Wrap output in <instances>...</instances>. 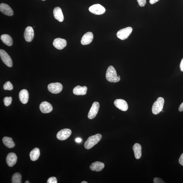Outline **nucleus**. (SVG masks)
Segmentation results:
<instances>
[{
    "instance_id": "nucleus-22",
    "label": "nucleus",
    "mask_w": 183,
    "mask_h": 183,
    "mask_svg": "<svg viewBox=\"0 0 183 183\" xmlns=\"http://www.w3.org/2000/svg\"><path fill=\"white\" fill-rule=\"evenodd\" d=\"M1 39L4 44L8 46H11L13 45L12 39L9 35H2L1 36Z\"/></svg>"
},
{
    "instance_id": "nucleus-11",
    "label": "nucleus",
    "mask_w": 183,
    "mask_h": 183,
    "mask_svg": "<svg viewBox=\"0 0 183 183\" xmlns=\"http://www.w3.org/2000/svg\"><path fill=\"white\" fill-rule=\"evenodd\" d=\"M115 106L121 111H126L128 108V104L126 102L122 99H117L114 102Z\"/></svg>"
},
{
    "instance_id": "nucleus-4",
    "label": "nucleus",
    "mask_w": 183,
    "mask_h": 183,
    "mask_svg": "<svg viewBox=\"0 0 183 183\" xmlns=\"http://www.w3.org/2000/svg\"><path fill=\"white\" fill-rule=\"evenodd\" d=\"M132 31V28L131 27H128L118 31L117 33V36L121 40H125L128 38Z\"/></svg>"
},
{
    "instance_id": "nucleus-12",
    "label": "nucleus",
    "mask_w": 183,
    "mask_h": 183,
    "mask_svg": "<svg viewBox=\"0 0 183 183\" xmlns=\"http://www.w3.org/2000/svg\"><path fill=\"white\" fill-rule=\"evenodd\" d=\"M67 45V42L65 39L61 38L55 39L53 42V45L56 49L61 50L65 48Z\"/></svg>"
},
{
    "instance_id": "nucleus-36",
    "label": "nucleus",
    "mask_w": 183,
    "mask_h": 183,
    "mask_svg": "<svg viewBox=\"0 0 183 183\" xmlns=\"http://www.w3.org/2000/svg\"><path fill=\"white\" fill-rule=\"evenodd\" d=\"M82 183H87L88 182H87L85 181H82L81 182Z\"/></svg>"
},
{
    "instance_id": "nucleus-30",
    "label": "nucleus",
    "mask_w": 183,
    "mask_h": 183,
    "mask_svg": "<svg viewBox=\"0 0 183 183\" xmlns=\"http://www.w3.org/2000/svg\"><path fill=\"white\" fill-rule=\"evenodd\" d=\"M153 181L154 183H165V182H164L163 180L160 178H155L154 179V180H153Z\"/></svg>"
},
{
    "instance_id": "nucleus-28",
    "label": "nucleus",
    "mask_w": 183,
    "mask_h": 183,
    "mask_svg": "<svg viewBox=\"0 0 183 183\" xmlns=\"http://www.w3.org/2000/svg\"><path fill=\"white\" fill-rule=\"evenodd\" d=\"M47 182L48 183H57V181L55 177H51L48 179Z\"/></svg>"
},
{
    "instance_id": "nucleus-15",
    "label": "nucleus",
    "mask_w": 183,
    "mask_h": 183,
    "mask_svg": "<svg viewBox=\"0 0 183 183\" xmlns=\"http://www.w3.org/2000/svg\"><path fill=\"white\" fill-rule=\"evenodd\" d=\"M17 155L13 153H10L8 154L6 158V162L8 166L12 167L17 163Z\"/></svg>"
},
{
    "instance_id": "nucleus-16",
    "label": "nucleus",
    "mask_w": 183,
    "mask_h": 183,
    "mask_svg": "<svg viewBox=\"0 0 183 183\" xmlns=\"http://www.w3.org/2000/svg\"><path fill=\"white\" fill-rule=\"evenodd\" d=\"M93 37V35L92 32H88L82 36L81 42L83 45L89 44L92 42Z\"/></svg>"
},
{
    "instance_id": "nucleus-32",
    "label": "nucleus",
    "mask_w": 183,
    "mask_h": 183,
    "mask_svg": "<svg viewBox=\"0 0 183 183\" xmlns=\"http://www.w3.org/2000/svg\"><path fill=\"white\" fill-rule=\"evenodd\" d=\"M180 70L182 72H183V58H182L181 62V63L180 64Z\"/></svg>"
},
{
    "instance_id": "nucleus-14",
    "label": "nucleus",
    "mask_w": 183,
    "mask_h": 183,
    "mask_svg": "<svg viewBox=\"0 0 183 183\" xmlns=\"http://www.w3.org/2000/svg\"><path fill=\"white\" fill-rule=\"evenodd\" d=\"M40 111L43 113H48L52 111L53 107L47 101H44L40 104Z\"/></svg>"
},
{
    "instance_id": "nucleus-19",
    "label": "nucleus",
    "mask_w": 183,
    "mask_h": 183,
    "mask_svg": "<svg viewBox=\"0 0 183 183\" xmlns=\"http://www.w3.org/2000/svg\"><path fill=\"white\" fill-rule=\"evenodd\" d=\"M19 98L20 101L23 104L28 103L29 98L28 91L26 89L21 90L19 93Z\"/></svg>"
},
{
    "instance_id": "nucleus-8",
    "label": "nucleus",
    "mask_w": 183,
    "mask_h": 183,
    "mask_svg": "<svg viewBox=\"0 0 183 183\" xmlns=\"http://www.w3.org/2000/svg\"><path fill=\"white\" fill-rule=\"evenodd\" d=\"M99 107L100 105L98 102L93 103L88 113V117L89 119H92L96 116L98 113Z\"/></svg>"
},
{
    "instance_id": "nucleus-3",
    "label": "nucleus",
    "mask_w": 183,
    "mask_h": 183,
    "mask_svg": "<svg viewBox=\"0 0 183 183\" xmlns=\"http://www.w3.org/2000/svg\"><path fill=\"white\" fill-rule=\"evenodd\" d=\"M164 99L161 97L159 98L157 101L153 104L152 111L153 113L155 115H157L162 111L164 104Z\"/></svg>"
},
{
    "instance_id": "nucleus-27",
    "label": "nucleus",
    "mask_w": 183,
    "mask_h": 183,
    "mask_svg": "<svg viewBox=\"0 0 183 183\" xmlns=\"http://www.w3.org/2000/svg\"><path fill=\"white\" fill-rule=\"evenodd\" d=\"M12 101V98L11 97H6L4 99V104L5 106L8 107L11 104Z\"/></svg>"
},
{
    "instance_id": "nucleus-35",
    "label": "nucleus",
    "mask_w": 183,
    "mask_h": 183,
    "mask_svg": "<svg viewBox=\"0 0 183 183\" xmlns=\"http://www.w3.org/2000/svg\"><path fill=\"white\" fill-rule=\"evenodd\" d=\"M82 141V139L79 138H77L76 139H75V141L77 142H79H79H81Z\"/></svg>"
},
{
    "instance_id": "nucleus-24",
    "label": "nucleus",
    "mask_w": 183,
    "mask_h": 183,
    "mask_svg": "<svg viewBox=\"0 0 183 183\" xmlns=\"http://www.w3.org/2000/svg\"><path fill=\"white\" fill-rule=\"evenodd\" d=\"M40 155L39 149L38 148H35L30 152L29 157L31 160L35 161L38 159Z\"/></svg>"
},
{
    "instance_id": "nucleus-25",
    "label": "nucleus",
    "mask_w": 183,
    "mask_h": 183,
    "mask_svg": "<svg viewBox=\"0 0 183 183\" xmlns=\"http://www.w3.org/2000/svg\"><path fill=\"white\" fill-rule=\"evenodd\" d=\"M12 181L13 183H21V176L19 173H17L13 175Z\"/></svg>"
},
{
    "instance_id": "nucleus-9",
    "label": "nucleus",
    "mask_w": 183,
    "mask_h": 183,
    "mask_svg": "<svg viewBox=\"0 0 183 183\" xmlns=\"http://www.w3.org/2000/svg\"><path fill=\"white\" fill-rule=\"evenodd\" d=\"M72 131L69 129H64L59 131L57 134V138L60 141H64L70 136Z\"/></svg>"
},
{
    "instance_id": "nucleus-17",
    "label": "nucleus",
    "mask_w": 183,
    "mask_h": 183,
    "mask_svg": "<svg viewBox=\"0 0 183 183\" xmlns=\"http://www.w3.org/2000/svg\"><path fill=\"white\" fill-rule=\"evenodd\" d=\"M53 14L55 19L60 22H63L64 21V15L60 8L59 7L55 8L53 11Z\"/></svg>"
},
{
    "instance_id": "nucleus-34",
    "label": "nucleus",
    "mask_w": 183,
    "mask_h": 183,
    "mask_svg": "<svg viewBox=\"0 0 183 183\" xmlns=\"http://www.w3.org/2000/svg\"><path fill=\"white\" fill-rule=\"evenodd\" d=\"M178 110L180 112L183 111V102L180 104V105L179 107Z\"/></svg>"
},
{
    "instance_id": "nucleus-33",
    "label": "nucleus",
    "mask_w": 183,
    "mask_h": 183,
    "mask_svg": "<svg viewBox=\"0 0 183 183\" xmlns=\"http://www.w3.org/2000/svg\"><path fill=\"white\" fill-rule=\"evenodd\" d=\"M160 0H150V3L151 4H154L159 1Z\"/></svg>"
},
{
    "instance_id": "nucleus-38",
    "label": "nucleus",
    "mask_w": 183,
    "mask_h": 183,
    "mask_svg": "<svg viewBox=\"0 0 183 183\" xmlns=\"http://www.w3.org/2000/svg\"><path fill=\"white\" fill-rule=\"evenodd\" d=\"M42 1H45V0H42Z\"/></svg>"
},
{
    "instance_id": "nucleus-21",
    "label": "nucleus",
    "mask_w": 183,
    "mask_h": 183,
    "mask_svg": "<svg viewBox=\"0 0 183 183\" xmlns=\"http://www.w3.org/2000/svg\"><path fill=\"white\" fill-rule=\"evenodd\" d=\"M135 157L137 160H139L141 157V146L138 143L135 144L133 147Z\"/></svg>"
},
{
    "instance_id": "nucleus-13",
    "label": "nucleus",
    "mask_w": 183,
    "mask_h": 183,
    "mask_svg": "<svg viewBox=\"0 0 183 183\" xmlns=\"http://www.w3.org/2000/svg\"><path fill=\"white\" fill-rule=\"evenodd\" d=\"M0 11L3 14L8 16H12L13 15V11L8 5L5 3L0 5Z\"/></svg>"
},
{
    "instance_id": "nucleus-18",
    "label": "nucleus",
    "mask_w": 183,
    "mask_h": 183,
    "mask_svg": "<svg viewBox=\"0 0 183 183\" xmlns=\"http://www.w3.org/2000/svg\"><path fill=\"white\" fill-rule=\"evenodd\" d=\"M87 87L86 86L81 87L79 85H77L73 89V93L75 95H85L87 93Z\"/></svg>"
},
{
    "instance_id": "nucleus-7",
    "label": "nucleus",
    "mask_w": 183,
    "mask_h": 183,
    "mask_svg": "<svg viewBox=\"0 0 183 183\" xmlns=\"http://www.w3.org/2000/svg\"><path fill=\"white\" fill-rule=\"evenodd\" d=\"M0 56L2 61L6 66L9 67H12L13 63L11 58L5 51L2 49L0 50Z\"/></svg>"
},
{
    "instance_id": "nucleus-37",
    "label": "nucleus",
    "mask_w": 183,
    "mask_h": 183,
    "mask_svg": "<svg viewBox=\"0 0 183 183\" xmlns=\"http://www.w3.org/2000/svg\"><path fill=\"white\" fill-rule=\"evenodd\" d=\"M25 183H29V182L28 181H26L25 182Z\"/></svg>"
},
{
    "instance_id": "nucleus-23",
    "label": "nucleus",
    "mask_w": 183,
    "mask_h": 183,
    "mask_svg": "<svg viewBox=\"0 0 183 183\" xmlns=\"http://www.w3.org/2000/svg\"><path fill=\"white\" fill-rule=\"evenodd\" d=\"M2 142L5 146L9 148H12L14 147L15 144L13 141L12 138L8 137H5L2 139Z\"/></svg>"
},
{
    "instance_id": "nucleus-2",
    "label": "nucleus",
    "mask_w": 183,
    "mask_h": 183,
    "mask_svg": "<svg viewBox=\"0 0 183 183\" xmlns=\"http://www.w3.org/2000/svg\"><path fill=\"white\" fill-rule=\"evenodd\" d=\"M102 138L101 135L98 134L88 137L84 144V147L86 149H90L97 144L100 141Z\"/></svg>"
},
{
    "instance_id": "nucleus-29",
    "label": "nucleus",
    "mask_w": 183,
    "mask_h": 183,
    "mask_svg": "<svg viewBox=\"0 0 183 183\" xmlns=\"http://www.w3.org/2000/svg\"><path fill=\"white\" fill-rule=\"evenodd\" d=\"M139 6L143 7L146 3V0H137Z\"/></svg>"
},
{
    "instance_id": "nucleus-26",
    "label": "nucleus",
    "mask_w": 183,
    "mask_h": 183,
    "mask_svg": "<svg viewBox=\"0 0 183 183\" xmlns=\"http://www.w3.org/2000/svg\"><path fill=\"white\" fill-rule=\"evenodd\" d=\"M3 88L5 90L11 91L13 90V86L10 82H7L5 83Z\"/></svg>"
},
{
    "instance_id": "nucleus-6",
    "label": "nucleus",
    "mask_w": 183,
    "mask_h": 183,
    "mask_svg": "<svg viewBox=\"0 0 183 183\" xmlns=\"http://www.w3.org/2000/svg\"><path fill=\"white\" fill-rule=\"evenodd\" d=\"M48 88L51 93L57 94L61 92L63 90V87L60 83H53L48 85Z\"/></svg>"
},
{
    "instance_id": "nucleus-10",
    "label": "nucleus",
    "mask_w": 183,
    "mask_h": 183,
    "mask_svg": "<svg viewBox=\"0 0 183 183\" xmlns=\"http://www.w3.org/2000/svg\"><path fill=\"white\" fill-rule=\"evenodd\" d=\"M34 36V31L33 28L30 26L26 27L24 33V37L26 41L28 42H31L33 39Z\"/></svg>"
},
{
    "instance_id": "nucleus-31",
    "label": "nucleus",
    "mask_w": 183,
    "mask_h": 183,
    "mask_svg": "<svg viewBox=\"0 0 183 183\" xmlns=\"http://www.w3.org/2000/svg\"><path fill=\"white\" fill-rule=\"evenodd\" d=\"M179 162L180 165L183 166V153L179 158Z\"/></svg>"
},
{
    "instance_id": "nucleus-1",
    "label": "nucleus",
    "mask_w": 183,
    "mask_h": 183,
    "mask_svg": "<svg viewBox=\"0 0 183 183\" xmlns=\"http://www.w3.org/2000/svg\"><path fill=\"white\" fill-rule=\"evenodd\" d=\"M106 78L108 81L111 82H119L120 77L117 76L116 71L114 67L110 66L107 68L106 73Z\"/></svg>"
},
{
    "instance_id": "nucleus-5",
    "label": "nucleus",
    "mask_w": 183,
    "mask_h": 183,
    "mask_svg": "<svg viewBox=\"0 0 183 183\" xmlns=\"http://www.w3.org/2000/svg\"><path fill=\"white\" fill-rule=\"evenodd\" d=\"M89 10L93 14L98 15L103 14L106 11L105 8L99 4L94 5L91 6L89 8Z\"/></svg>"
},
{
    "instance_id": "nucleus-20",
    "label": "nucleus",
    "mask_w": 183,
    "mask_h": 183,
    "mask_svg": "<svg viewBox=\"0 0 183 183\" xmlns=\"http://www.w3.org/2000/svg\"><path fill=\"white\" fill-rule=\"evenodd\" d=\"M104 167V164L99 161L93 163L90 165V168L92 171L96 172L101 171L103 169Z\"/></svg>"
}]
</instances>
